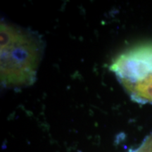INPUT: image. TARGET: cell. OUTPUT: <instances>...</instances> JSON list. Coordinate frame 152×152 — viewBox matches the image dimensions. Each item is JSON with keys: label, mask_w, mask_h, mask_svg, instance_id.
<instances>
[{"label": "cell", "mask_w": 152, "mask_h": 152, "mask_svg": "<svg viewBox=\"0 0 152 152\" xmlns=\"http://www.w3.org/2000/svg\"><path fill=\"white\" fill-rule=\"evenodd\" d=\"M44 43L37 33L1 20V82L5 87L19 88L36 80Z\"/></svg>", "instance_id": "6da1fadb"}, {"label": "cell", "mask_w": 152, "mask_h": 152, "mask_svg": "<svg viewBox=\"0 0 152 152\" xmlns=\"http://www.w3.org/2000/svg\"><path fill=\"white\" fill-rule=\"evenodd\" d=\"M110 68L133 101L152 104V43L122 53Z\"/></svg>", "instance_id": "7a4b0ae2"}, {"label": "cell", "mask_w": 152, "mask_h": 152, "mask_svg": "<svg viewBox=\"0 0 152 152\" xmlns=\"http://www.w3.org/2000/svg\"><path fill=\"white\" fill-rule=\"evenodd\" d=\"M130 152H152V134L146 137L139 148Z\"/></svg>", "instance_id": "3957f363"}]
</instances>
